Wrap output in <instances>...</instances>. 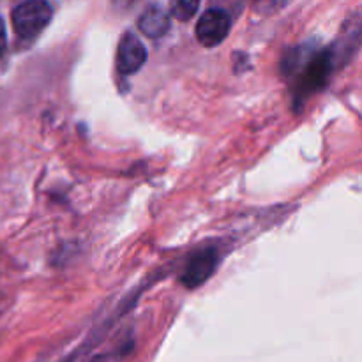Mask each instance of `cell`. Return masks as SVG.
I'll list each match as a JSON object with an SVG mask.
<instances>
[{
    "instance_id": "277c9868",
    "label": "cell",
    "mask_w": 362,
    "mask_h": 362,
    "mask_svg": "<svg viewBox=\"0 0 362 362\" xmlns=\"http://www.w3.org/2000/svg\"><path fill=\"white\" fill-rule=\"evenodd\" d=\"M232 21L230 16L223 9H209L207 13L202 14L197 25V37L207 48L218 46L228 35Z\"/></svg>"
},
{
    "instance_id": "6da1fadb",
    "label": "cell",
    "mask_w": 362,
    "mask_h": 362,
    "mask_svg": "<svg viewBox=\"0 0 362 362\" xmlns=\"http://www.w3.org/2000/svg\"><path fill=\"white\" fill-rule=\"evenodd\" d=\"M334 69V53L331 49L306 53L293 49L283 62V71L293 80V99L306 101L315 92L322 90Z\"/></svg>"
},
{
    "instance_id": "3957f363",
    "label": "cell",
    "mask_w": 362,
    "mask_h": 362,
    "mask_svg": "<svg viewBox=\"0 0 362 362\" xmlns=\"http://www.w3.org/2000/svg\"><path fill=\"white\" fill-rule=\"evenodd\" d=\"M218 264L219 255L214 247H207V250L198 251V253H194L193 257H191V260L187 262L182 276H180V281H182V285L187 286V288H198V286L204 285V283L214 274Z\"/></svg>"
},
{
    "instance_id": "ba28073f",
    "label": "cell",
    "mask_w": 362,
    "mask_h": 362,
    "mask_svg": "<svg viewBox=\"0 0 362 362\" xmlns=\"http://www.w3.org/2000/svg\"><path fill=\"white\" fill-rule=\"evenodd\" d=\"M286 0H253V11L260 16H271V14L278 13Z\"/></svg>"
},
{
    "instance_id": "30bf717a",
    "label": "cell",
    "mask_w": 362,
    "mask_h": 362,
    "mask_svg": "<svg viewBox=\"0 0 362 362\" xmlns=\"http://www.w3.org/2000/svg\"><path fill=\"white\" fill-rule=\"evenodd\" d=\"M90 362H106V357H95V359H92Z\"/></svg>"
},
{
    "instance_id": "52a82bcc",
    "label": "cell",
    "mask_w": 362,
    "mask_h": 362,
    "mask_svg": "<svg viewBox=\"0 0 362 362\" xmlns=\"http://www.w3.org/2000/svg\"><path fill=\"white\" fill-rule=\"evenodd\" d=\"M202 0H170V9L173 16L180 21H187L194 16Z\"/></svg>"
},
{
    "instance_id": "9c48e42d",
    "label": "cell",
    "mask_w": 362,
    "mask_h": 362,
    "mask_svg": "<svg viewBox=\"0 0 362 362\" xmlns=\"http://www.w3.org/2000/svg\"><path fill=\"white\" fill-rule=\"evenodd\" d=\"M6 45H7V37H6V27H4L2 20H0V55L6 52Z\"/></svg>"
},
{
    "instance_id": "8992f818",
    "label": "cell",
    "mask_w": 362,
    "mask_h": 362,
    "mask_svg": "<svg viewBox=\"0 0 362 362\" xmlns=\"http://www.w3.org/2000/svg\"><path fill=\"white\" fill-rule=\"evenodd\" d=\"M138 28H140L141 34H145L147 37H163V35L170 30L168 13L159 6L148 7V9L144 11L140 20H138Z\"/></svg>"
},
{
    "instance_id": "7a4b0ae2",
    "label": "cell",
    "mask_w": 362,
    "mask_h": 362,
    "mask_svg": "<svg viewBox=\"0 0 362 362\" xmlns=\"http://www.w3.org/2000/svg\"><path fill=\"white\" fill-rule=\"evenodd\" d=\"M52 20V7L46 0H27L13 11L14 32L21 39H32L41 34Z\"/></svg>"
},
{
    "instance_id": "5b68a950",
    "label": "cell",
    "mask_w": 362,
    "mask_h": 362,
    "mask_svg": "<svg viewBox=\"0 0 362 362\" xmlns=\"http://www.w3.org/2000/svg\"><path fill=\"white\" fill-rule=\"evenodd\" d=\"M147 60V49L144 42L134 34L127 32L122 35L117 52V67L122 74H134L141 69Z\"/></svg>"
}]
</instances>
